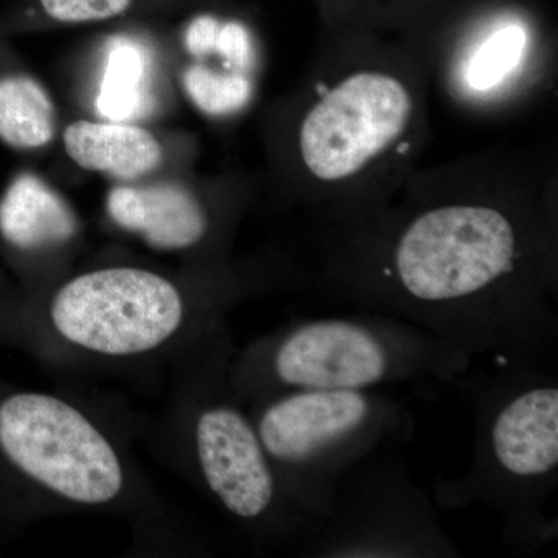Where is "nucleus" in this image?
<instances>
[{
  "instance_id": "obj_18",
  "label": "nucleus",
  "mask_w": 558,
  "mask_h": 558,
  "mask_svg": "<svg viewBox=\"0 0 558 558\" xmlns=\"http://www.w3.org/2000/svg\"><path fill=\"white\" fill-rule=\"evenodd\" d=\"M213 53L219 54L231 72H244L253 64V43L240 22L220 24Z\"/></svg>"
},
{
  "instance_id": "obj_13",
  "label": "nucleus",
  "mask_w": 558,
  "mask_h": 558,
  "mask_svg": "<svg viewBox=\"0 0 558 558\" xmlns=\"http://www.w3.org/2000/svg\"><path fill=\"white\" fill-rule=\"evenodd\" d=\"M153 57L138 40L117 36L106 49L97 109L109 121L143 119L153 110Z\"/></svg>"
},
{
  "instance_id": "obj_12",
  "label": "nucleus",
  "mask_w": 558,
  "mask_h": 558,
  "mask_svg": "<svg viewBox=\"0 0 558 558\" xmlns=\"http://www.w3.org/2000/svg\"><path fill=\"white\" fill-rule=\"evenodd\" d=\"M65 150L84 170L134 179L156 170L161 146L142 128L121 121H76L64 134Z\"/></svg>"
},
{
  "instance_id": "obj_4",
  "label": "nucleus",
  "mask_w": 558,
  "mask_h": 558,
  "mask_svg": "<svg viewBox=\"0 0 558 558\" xmlns=\"http://www.w3.org/2000/svg\"><path fill=\"white\" fill-rule=\"evenodd\" d=\"M286 497L318 521L337 483L360 459L414 438L416 421L403 400L352 389H290L263 400L253 418Z\"/></svg>"
},
{
  "instance_id": "obj_11",
  "label": "nucleus",
  "mask_w": 558,
  "mask_h": 558,
  "mask_svg": "<svg viewBox=\"0 0 558 558\" xmlns=\"http://www.w3.org/2000/svg\"><path fill=\"white\" fill-rule=\"evenodd\" d=\"M78 230L72 208L32 172H21L0 196V236L17 250L69 241Z\"/></svg>"
},
{
  "instance_id": "obj_19",
  "label": "nucleus",
  "mask_w": 558,
  "mask_h": 558,
  "mask_svg": "<svg viewBox=\"0 0 558 558\" xmlns=\"http://www.w3.org/2000/svg\"><path fill=\"white\" fill-rule=\"evenodd\" d=\"M220 22L213 16L196 17L185 33V46L194 57L213 54L216 36H218Z\"/></svg>"
},
{
  "instance_id": "obj_7",
  "label": "nucleus",
  "mask_w": 558,
  "mask_h": 558,
  "mask_svg": "<svg viewBox=\"0 0 558 558\" xmlns=\"http://www.w3.org/2000/svg\"><path fill=\"white\" fill-rule=\"evenodd\" d=\"M50 319L69 343L123 357L167 343L182 328L185 303L167 278L113 267L69 281L51 301Z\"/></svg>"
},
{
  "instance_id": "obj_16",
  "label": "nucleus",
  "mask_w": 558,
  "mask_h": 558,
  "mask_svg": "<svg viewBox=\"0 0 558 558\" xmlns=\"http://www.w3.org/2000/svg\"><path fill=\"white\" fill-rule=\"evenodd\" d=\"M183 87L194 106L207 116H229L252 98V83L244 73H219L199 64L186 69Z\"/></svg>"
},
{
  "instance_id": "obj_6",
  "label": "nucleus",
  "mask_w": 558,
  "mask_h": 558,
  "mask_svg": "<svg viewBox=\"0 0 558 558\" xmlns=\"http://www.w3.org/2000/svg\"><path fill=\"white\" fill-rule=\"evenodd\" d=\"M0 447L36 483L70 501L105 505L124 484L119 454L75 407L21 392L0 403Z\"/></svg>"
},
{
  "instance_id": "obj_1",
  "label": "nucleus",
  "mask_w": 558,
  "mask_h": 558,
  "mask_svg": "<svg viewBox=\"0 0 558 558\" xmlns=\"http://www.w3.org/2000/svg\"><path fill=\"white\" fill-rule=\"evenodd\" d=\"M523 253L501 209L447 205L402 227L388 259L340 292L498 368L556 369L558 312L546 286L523 274Z\"/></svg>"
},
{
  "instance_id": "obj_3",
  "label": "nucleus",
  "mask_w": 558,
  "mask_h": 558,
  "mask_svg": "<svg viewBox=\"0 0 558 558\" xmlns=\"http://www.w3.org/2000/svg\"><path fill=\"white\" fill-rule=\"evenodd\" d=\"M473 357L449 340L381 312L304 319L245 359L247 391L352 389L458 384Z\"/></svg>"
},
{
  "instance_id": "obj_2",
  "label": "nucleus",
  "mask_w": 558,
  "mask_h": 558,
  "mask_svg": "<svg viewBox=\"0 0 558 558\" xmlns=\"http://www.w3.org/2000/svg\"><path fill=\"white\" fill-rule=\"evenodd\" d=\"M465 376L457 385L473 411L472 461L464 475L436 481L433 497L447 510H494L502 543L535 553L557 537V521L546 515L558 483L556 369L502 366Z\"/></svg>"
},
{
  "instance_id": "obj_15",
  "label": "nucleus",
  "mask_w": 558,
  "mask_h": 558,
  "mask_svg": "<svg viewBox=\"0 0 558 558\" xmlns=\"http://www.w3.org/2000/svg\"><path fill=\"white\" fill-rule=\"evenodd\" d=\"M526 47L527 33L520 25H505L492 33L469 60L465 80L470 89H495L519 68Z\"/></svg>"
},
{
  "instance_id": "obj_9",
  "label": "nucleus",
  "mask_w": 558,
  "mask_h": 558,
  "mask_svg": "<svg viewBox=\"0 0 558 558\" xmlns=\"http://www.w3.org/2000/svg\"><path fill=\"white\" fill-rule=\"evenodd\" d=\"M411 106L409 92L392 76H349L307 113L300 135L304 163L326 182L355 174L402 134Z\"/></svg>"
},
{
  "instance_id": "obj_14",
  "label": "nucleus",
  "mask_w": 558,
  "mask_h": 558,
  "mask_svg": "<svg viewBox=\"0 0 558 558\" xmlns=\"http://www.w3.org/2000/svg\"><path fill=\"white\" fill-rule=\"evenodd\" d=\"M54 135L49 94L25 73L0 72V142L17 150L39 149Z\"/></svg>"
},
{
  "instance_id": "obj_10",
  "label": "nucleus",
  "mask_w": 558,
  "mask_h": 558,
  "mask_svg": "<svg viewBox=\"0 0 558 558\" xmlns=\"http://www.w3.org/2000/svg\"><path fill=\"white\" fill-rule=\"evenodd\" d=\"M110 218L160 250L193 247L204 240L208 218L201 202L178 183L119 186L109 193Z\"/></svg>"
},
{
  "instance_id": "obj_8",
  "label": "nucleus",
  "mask_w": 558,
  "mask_h": 558,
  "mask_svg": "<svg viewBox=\"0 0 558 558\" xmlns=\"http://www.w3.org/2000/svg\"><path fill=\"white\" fill-rule=\"evenodd\" d=\"M194 449L209 494L233 519L274 526L306 542L317 521L286 497L252 418L227 399L211 400L197 414Z\"/></svg>"
},
{
  "instance_id": "obj_5",
  "label": "nucleus",
  "mask_w": 558,
  "mask_h": 558,
  "mask_svg": "<svg viewBox=\"0 0 558 558\" xmlns=\"http://www.w3.org/2000/svg\"><path fill=\"white\" fill-rule=\"evenodd\" d=\"M385 446L339 480L332 505L304 543L314 558H461L428 490L400 453Z\"/></svg>"
},
{
  "instance_id": "obj_17",
  "label": "nucleus",
  "mask_w": 558,
  "mask_h": 558,
  "mask_svg": "<svg viewBox=\"0 0 558 558\" xmlns=\"http://www.w3.org/2000/svg\"><path fill=\"white\" fill-rule=\"evenodd\" d=\"M40 5L51 20L76 24L120 16L131 0H40Z\"/></svg>"
}]
</instances>
